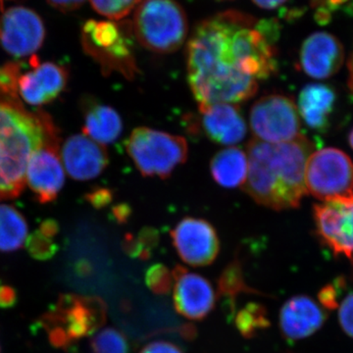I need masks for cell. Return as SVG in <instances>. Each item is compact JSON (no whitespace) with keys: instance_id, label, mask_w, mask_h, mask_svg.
<instances>
[{"instance_id":"obj_20","label":"cell","mask_w":353,"mask_h":353,"mask_svg":"<svg viewBox=\"0 0 353 353\" xmlns=\"http://www.w3.org/2000/svg\"><path fill=\"white\" fill-rule=\"evenodd\" d=\"M83 132L101 145L112 143L122 134L123 123L117 111L94 99L82 102Z\"/></svg>"},{"instance_id":"obj_15","label":"cell","mask_w":353,"mask_h":353,"mask_svg":"<svg viewBox=\"0 0 353 353\" xmlns=\"http://www.w3.org/2000/svg\"><path fill=\"white\" fill-rule=\"evenodd\" d=\"M31 71L21 75L18 94L32 106L50 103L61 94L68 82V71L53 62L41 63L36 55L30 58Z\"/></svg>"},{"instance_id":"obj_26","label":"cell","mask_w":353,"mask_h":353,"mask_svg":"<svg viewBox=\"0 0 353 353\" xmlns=\"http://www.w3.org/2000/svg\"><path fill=\"white\" fill-rule=\"evenodd\" d=\"M92 353H130L126 336L119 330L106 328L97 332L90 340Z\"/></svg>"},{"instance_id":"obj_39","label":"cell","mask_w":353,"mask_h":353,"mask_svg":"<svg viewBox=\"0 0 353 353\" xmlns=\"http://www.w3.org/2000/svg\"><path fill=\"white\" fill-rule=\"evenodd\" d=\"M131 214V210L127 205L116 206L113 208V215L119 223H125Z\"/></svg>"},{"instance_id":"obj_17","label":"cell","mask_w":353,"mask_h":353,"mask_svg":"<svg viewBox=\"0 0 353 353\" xmlns=\"http://www.w3.org/2000/svg\"><path fill=\"white\" fill-rule=\"evenodd\" d=\"M345 61L343 44L333 34L317 32L301 46L299 62L304 73L311 78L328 79L338 73Z\"/></svg>"},{"instance_id":"obj_3","label":"cell","mask_w":353,"mask_h":353,"mask_svg":"<svg viewBox=\"0 0 353 353\" xmlns=\"http://www.w3.org/2000/svg\"><path fill=\"white\" fill-rule=\"evenodd\" d=\"M59 141L48 114L29 112L19 101L0 95V199L19 196L32 153Z\"/></svg>"},{"instance_id":"obj_32","label":"cell","mask_w":353,"mask_h":353,"mask_svg":"<svg viewBox=\"0 0 353 353\" xmlns=\"http://www.w3.org/2000/svg\"><path fill=\"white\" fill-rule=\"evenodd\" d=\"M158 239H159V236H158L157 230L153 228H145L139 232L137 240L143 250L150 255L158 245Z\"/></svg>"},{"instance_id":"obj_19","label":"cell","mask_w":353,"mask_h":353,"mask_svg":"<svg viewBox=\"0 0 353 353\" xmlns=\"http://www.w3.org/2000/svg\"><path fill=\"white\" fill-rule=\"evenodd\" d=\"M204 134L213 143L234 145L245 138L248 128L236 104L215 103L199 108Z\"/></svg>"},{"instance_id":"obj_2","label":"cell","mask_w":353,"mask_h":353,"mask_svg":"<svg viewBox=\"0 0 353 353\" xmlns=\"http://www.w3.org/2000/svg\"><path fill=\"white\" fill-rule=\"evenodd\" d=\"M313 145L305 137L283 143L252 139L246 148L248 174L243 189L273 210L299 208L307 194L305 169Z\"/></svg>"},{"instance_id":"obj_35","label":"cell","mask_w":353,"mask_h":353,"mask_svg":"<svg viewBox=\"0 0 353 353\" xmlns=\"http://www.w3.org/2000/svg\"><path fill=\"white\" fill-rule=\"evenodd\" d=\"M17 303V292L8 285H0V308L14 307Z\"/></svg>"},{"instance_id":"obj_28","label":"cell","mask_w":353,"mask_h":353,"mask_svg":"<svg viewBox=\"0 0 353 353\" xmlns=\"http://www.w3.org/2000/svg\"><path fill=\"white\" fill-rule=\"evenodd\" d=\"M174 278L172 272L163 264H154L145 274V283L153 294L163 296L168 294L173 288Z\"/></svg>"},{"instance_id":"obj_24","label":"cell","mask_w":353,"mask_h":353,"mask_svg":"<svg viewBox=\"0 0 353 353\" xmlns=\"http://www.w3.org/2000/svg\"><path fill=\"white\" fill-rule=\"evenodd\" d=\"M262 294L246 284L243 264L238 256L234 257L221 272L217 281V296L225 299L234 313L236 297L240 294Z\"/></svg>"},{"instance_id":"obj_13","label":"cell","mask_w":353,"mask_h":353,"mask_svg":"<svg viewBox=\"0 0 353 353\" xmlns=\"http://www.w3.org/2000/svg\"><path fill=\"white\" fill-rule=\"evenodd\" d=\"M58 143H46L32 153L26 171V183L43 204L55 201L64 185L65 172Z\"/></svg>"},{"instance_id":"obj_16","label":"cell","mask_w":353,"mask_h":353,"mask_svg":"<svg viewBox=\"0 0 353 353\" xmlns=\"http://www.w3.org/2000/svg\"><path fill=\"white\" fill-rule=\"evenodd\" d=\"M61 160L68 175L76 181H90L101 175L109 163L106 148L85 134L65 141Z\"/></svg>"},{"instance_id":"obj_11","label":"cell","mask_w":353,"mask_h":353,"mask_svg":"<svg viewBox=\"0 0 353 353\" xmlns=\"http://www.w3.org/2000/svg\"><path fill=\"white\" fill-rule=\"evenodd\" d=\"M316 230L336 256L353 261V197L314 206Z\"/></svg>"},{"instance_id":"obj_34","label":"cell","mask_w":353,"mask_h":353,"mask_svg":"<svg viewBox=\"0 0 353 353\" xmlns=\"http://www.w3.org/2000/svg\"><path fill=\"white\" fill-rule=\"evenodd\" d=\"M87 201L95 208H103L112 201V194L108 189H97L87 194Z\"/></svg>"},{"instance_id":"obj_27","label":"cell","mask_w":353,"mask_h":353,"mask_svg":"<svg viewBox=\"0 0 353 353\" xmlns=\"http://www.w3.org/2000/svg\"><path fill=\"white\" fill-rule=\"evenodd\" d=\"M143 0H90L95 11L113 21L123 19L138 8Z\"/></svg>"},{"instance_id":"obj_14","label":"cell","mask_w":353,"mask_h":353,"mask_svg":"<svg viewBox=\"0 0 353 353\" xmlns=\"http://www.w3.org/2000/svg\"><path fill=\"white\" fill-rule=\"evenodd\" d=\"M174 278V305L179 314L199 321L214 308L216 294L210 282L182 266L172 271Z\"/></svg>"},{"instance_id":"obj_7","label":"cell","mask_w":353,"mask_h":353,"mask_svg":"<svg viewBox=\"0 0 353 353\" xmlns=\"http://www.w3.org/2000/svg\"><path fill=\"white\" fill-rule=\"evenodd\" d=\"M83 46L105 73L117 72L132 80L139 73L129 32L110 21L90 20L83 25Z\"/></svg>"},{"instance_id":"obj_25","label":"cell","mask_w":353,"mask_h":353,"mask_svg":"<svg viewBox=\"0 0 353 353\" xmlns=\"http://www.w3.org/2000/svg\"><path fill=\"white\" fill-rule=\"evenodd\" d=\"M234 325L245 339L254 338L261 330L270 326L266 308L257 303H250L234 315Z\"/></svg>"},{"instance_id":"obj_6","label":"cell","mask_w":353,"mask_h":353,"mask_svg":"<svg viewBox=\"0 0 353 353\" xmlns=\"http://www.w3.org/2000/svg\"><path fill=\"white\" fill-rule=\"evenodd\" d=\"M126 150L141 175L166 179L185 163L189 146L183 137L139 127L130 134Z\"/></svg>"},{"instance_id":"obj_18","label":"cell","mask_w":353,"mask_h":353,"mask_svg":"<svg viewBox=\"0 0 353 353\" xmlns=\"http://www.w3.org/2000/svg\"><path fill=\"white\" fill-rule=\"evenodd\" d=\"M327 319L326 311L311 297L296 296L285 301L279 315V326L285 339L299 341L319 331Z\"/></svg>"},{"instance_id":"obj_29","label":"cell","mask_w":353,"mask_h":353,"mask_svg":"<svg viewBox=\"0 0 353 353\" xmlns=\"http://www.w3.org/2000/svg\"><path fill=\"white\" fill-rule=\"evenodd\" d=\"M26 248L32 259L41 261L53 259L58 252V246L53 239L44 236L39 230L28 236Z\"/></svg>"},{"instance_id":"obj_37","label":"cell","mask_w":353,"mask_h":353,"mask_svg":"<svg viewBox=\"0 0 353 353\" xmlns=\"http://www.w3.org/2000/svg\"><path fill=\"white\" fill-rule=\"evenodd\" d=\"M39 231L48 238L54 239L59 232V225L57 221L53 219L44 220L39 226Z\"/></svg>"},{"instance_id":"obj_40","label":"cell","mask_w":353,"mask_h":353,"mask_svg":"<svg viewBox=\"0 0 353 353\" xmlns=\"http://www.w3.org/2000/svg\"><path fill=\"white\" fill-rule=\"evenodd\" d=\"M181 334L183 339L188 341L194 340L196 336V327L192 326V324L183 325L180 331Z\"/></svg>"},{"instance_id":"obj_42","label":"cell","mask_w":353,"mask_h":353,"mask_svg":"<svg viewBox=\"0 0 353 353\" xmlns=\"http://www.w3.org/2000/svg\"><path fill=\"white\" fill-rule=\"evenodd\" d=\"M350 145L353 148V129H352V131L350 132Z\"/></svg>"},{"instance_id":"obj_38","label":"cell","mask_w":353,"mask_h":353,"mask_svg":"<svg viewBox=\"0 0 353 353\" xmlns=\"http://www.w3.org/2000/svg\"><path fill=\"white\" fill-rule=\"evenodd\" d=\"M252 1L260 8L272 10V9L278 8V7L283 6L288 0H252Z\"/></svg>"},{"instance_id":"obj_5","label":"cell","mask_w":353,"mask_h":353,"mask_svg":"<svg viewBox=\"0 0 353 353\" xmlns=\"http://www.w3.org/2000/svg\"><path fill=\"white\" fill-rule=\"evenodd\" d=\"M132 28L143 48L161 54L182 48L189 32L187 15L175 0H143Z\"/></svg>"},{"instance_id":"obj_8","label":"cell","mask_w":353,"mask_h":353,"mask_svg":"<svg viewBox=\"0 0 353 353\" xmlns=\"http://www.w3.org/2000/svg\"><path fill=\"white\" fill-rule=\"evenodd\" d=\"M307 194L322 202L353 197V163L341 150L326 148L311 153L305 169Z\"/></svg>"},{"instance_id":"obj_31","label":"cell","mask_w":353,"mask_h":353,"mask_svg":"<svg viewBox=\"0 0 353 353\" xmlns=\"http://www.w3.org/2000/svg\"><path fill=\"white\" fill-rule=\"evenodd\" d=\"M339 322L343 332L353 339V292L339 305Z\"/></svg>"},{"instance_id":"obj_22","label":"cell","mask_w":353,"mask_h":353,"mask_svg":"<svg viewBox=\"0 0 353 353\" xmlns=\"http://www.w3.org/2000/svg\"><path fill=\"white\" fill-rule=\"evenodd\" d=\"M211 175L221 187L226 189L243 187L248 174L245 152L239 148H228L216 153L210 163Z\"/></svg>"},{"instance_id":"obj_10","label":"cell","mask_w":353,"mask_h":353,"mask_svg":"<svg viewBox=\"0 0 353 353\" xmlns=\"http://www.w3.org/2000/svg\"><path fill=\"white\" fill-rule=\"evenodd\" d=\"M44 39L43 20L32 9L10 7L0 17V43L13 57H32L43 46Z\"/></svg>"},{"instance_id":"obj_33","label":"cell","mask_w":353,"mask_h":353,"mask_svg":"<svg viewBox=\"0 0 353 353\" xmlns=\"http://www.w3.org/2000/svg\"><path fill=\"white\" fill-rule=\"evenodd\" d=\"M139 353H183L175 343L167 341H155L146 345Z\"/></svg>"},{"instance_id":"obj_36","label":"cell","mask_w":353,"mask_h":353,"mask_svg":"<svg viewBox=\"0 0 353 353\" xmlns=\"http://www.w3.org/2000/svg\"><path fill=\"white\" fill-rule=\"evenodd\" d=\"M85 0H48L51 6L62 12H70L80 8Z\"/></svg>"},{"instance_id":"obj_30","label":"cell","mask_w":353,"mask_h":353,"mask_svg":"<svg viewBox=\"0 0 353 353\" xmlns=\"http://www.w3.org/2000/svg\"><path fill=\"white\" fill-rule=\"evenodd\" d=\"M22 71V64L10 62L0 66V95L19 101L18 83Z\"/></svg>"},{"instance_id":"obj_4","label":"cell","mask_w":353,"mask_h":353,"mask_svg":"<svg viewBox=\"0 0 353 353\" xmlns=\"http://www.w3.org/2000/svg\"><path fill=\"white\" fill-rule=\"evenodd\" d=\"M106 321V305L99 297L63 294L39 319L53 347L66 350L97 333Z\"/></svg>"},{"instance_id":"obj_41","label":"cell","mask_w":353,"mask_h":353,"mask_svg":"<svg viewBox=\"0 0 353 353\" xmlns=\"http://www.w3.org/2000/svg\"><path fill=\"white\" fill-rule=\"evenodd\" d=\"M348 70H350V85L353 90V52L348 62Z\"/></svg>"},{"instance_id":"obj_9","label":"cell","mask_w":353,"mask_h":353,"mask_svg":"<svg viewBox=\"0 0 353 353\" xmlns=\"http://www.w3.org/2000/svg\"><path fill=\"white\" fill-rule=\"evenodd\" d=\"M250 123L255 139L263 143H288L303 136L299 109L292 99L282 94L265 95L255 102Z\"/></svg>"},{"instance_id":"obj_1","label":"cell","mask_w":353,"mask_h":353,"mask_svg":"<svg viewBox=\"0 0 353 353\" xmlns=\"http://www.w3.org/2000/svg\"><path fill=\"white\" fill-rule=\"evenodd\" d=\"M278 25L241 11L196 26L187 46L188 81L199 108L248 101L277 71Z\"/></svg>"},{"instance_id":"obj_21","label":"cell","mask_w":353,"mask_h":353,"mask_svg":"<svg viewBox=\"0 0 353 353\" xmlns=\"http://www.w3.org/2000/svg\"><path fill=\"white\" fill-rule=\"evenodd\" d=\"M336 99L333 88L322 83H310L299 94V116L311 129L324 131L328 127Z\"/></svg>"},{"instance_id":"obj_23","label":"cell","mask_w":353,"mask_h":353,"mask_svg":"<svg viewBox=\"0 0 353 353\" xmlns=\"http://www.w3.org/2000/svg\"><path fill=\"white\" fill-rule=\"evenodd\" d=\"M28 238L24 216L11 205L0 204V252L20 250Z\"/></svg>"},{"instance_id":"obj_12","label":"cell","mask_w":353,"mask_h":353,"mask_svg":"<svg viewBox=\"0 0 353 353\" xmlns=\"http://www.w3.org/2000/svg\"><path fill=\"white\" fill-rule=\"evenodd\" d=\"M171 238L179 256L190 266H208L219 254L217 232L206 220L183 218L172 230Z\"/></svg>"}]
</instances>
